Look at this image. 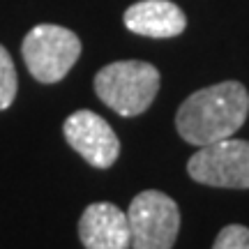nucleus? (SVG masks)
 Here are the masks:
<instances>
[{
  "instance_id": "obj_2",
  "label": "nucleus",
  "mask_w": 249,
  "mask_h": 249,
  "mask_svg": "<svg viewBox=\"0 0 249 249\" xmlns=\"http://www.w3.org/2000/svg\"><path fill=\"white\" fill-rule=\"evenodd\" d=\"M95 92L118 116L134 118L155 102L160 92V71L143 60L111 62L97 71Z\"/></svg>"
},
{
  "instance_id": "obj_3",
  "label": "nucleus",
  "mask_w": 249,
  "mask_h": 249,
  "mask_svg": "<svg viewBox=\"0 0 249 249\" xmlns=\"http://www.w3.org/2000/svg\"><path fill=\"white\" fill-rule=\"evenodd\" d=\"M21 53L28 71L39 83H58L79 60L81 39L62 26L39 23L23 37Z\"/></svg>"
},
{
  "instance_id": "obj_9",
  "label": "nucleus",
  "mask_w": 249,
  "mask_h": 249,
  "mask_svg": "<svg viewBox=\"0 0 249 249\" xmlns=\"http://www.w3.org/2000/svg\"><path fill=\"white\" fill-rule=\"evenodd\" d=\"M14 97H17V70L7 49L0 44V111H5L14 102Z\"/></svg>"
},
{
  "instance_id": "obj_4",
  "label": "nucleus",
  "mask_w": 249,
  "mask_h": 249,
  "mask_svg": "<svg viewBox=\"0 0 249 249\" xmlns=\"http://www.w3.org/2000/svg\"><path fill=\"white\" fill-rule=\"evenodd\" d=\"M127 224L134 249H171L180 231V210L164 192L145 189L129 203Z\"/></svg>"
},
{
  "instance_id": "obj_6",
  "label": "nucleus",
  "mask_w": 249,
  "mask_h": 249,
  "mask_svg": "<svg viewBox=\"0 0 249 249\" xmlns=\"http://www.w3.org/2000/svg\"><path fill=\"white\" fill-rule=\"evenodd\" d=\"M65 139L95 169L113 166L120 155V141L111 124L88 108L74 111L62 124Z\"/></svg>"
},
{
  "instance_id": "obj_10",
  "label": "nucleus",
  "mask_w": 249,
  "mask_h": 249,
  "mask_svg": "<svg viewBox=\"0 0 249 249\" xmlns=\"http://www.w3.org/2000/svg\"><path fill=\"white\" fill-rule=\"evenodd\" d=\"M213 249H249V229L242 224L224 226L214 238Z\"/></svg>"
},
{
  "instance_id": "obj_5",
  "label": "nucleus",
  "mask_w": 249,
  "mask_h": 249,
  "mask_svg": "<svg viewBox=\"0 0 249 249\" xmlns=\"http://www.w3.org/2000/svg\"><path fill=\"white\" fill-rule=\"evenodd\" d=\"M187 173L208 187L249 189V141L231 136L201 145L187 161Z\"/></svg>"
},
{
  "instance_id": "obj_1",
  "label": "nucleus",
  "mask_w": 249,
  "mask_h": 249,
  "mask_svg": "<svg viewBox=\"0 0 249 249\" xmlns=\"http://www.w3.org/2000/svg\"><path fill=\"white\" fill-rule=\"evenodd\" d=\"M249 116V92L238 81H224L189 95L176 113V129L192 145L231 139Z\"/></svg>"
},
{
  "instance_id": "obj_8",
  "label": "nucleus",
  "mask_w": 249,
  "mask_h": 249,
  "mask_svg": "<svg viewBox=\"0 0 249 249\" xmlns=\"http://www.w3.org/2000/svg\"><path fill=\"white\" fill-rule=\"evenodd\" d=\"M124 26L143 37H176L187 26L185 12L171 0H141L124 9Z\"/></svg>"
},
{
  "instance_id": "obj_7",
  "label": "nucleus",
  "mask_w": 249,
  "mask_h": 249,
  "mask_svg": "<svg viewBox=\"0 0 249 249\" xmlns=\"http://www.w3.org/2000/svg\"><path fill=\"white\" fill-rule=\"evenodd\" d=\"M79 238L86 249H129L127 214L113 203H90L79 219Z\"/></svg>"
}]
</instances>
